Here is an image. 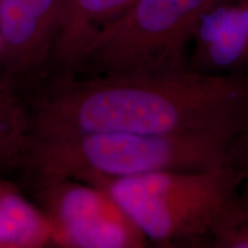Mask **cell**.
<instances>
[{"instance_id": "6", "label": "cell", "mask_w": 248, "mask_h": 248, "mask_svg": "<svg viewBox=\"0 0 248 248\" xmlns=\"http://www.w3.org/2000/svg\"><path fill=\"white\" fill-rule=\"evenodd\" d=\"M187 69L210 76L248 75V0L214 2L192 35Z\"/></svg>"}, {"instance_id": "14", "label": "cell", "mask_w": 248, "mask_h": 248, "mask_svg": "<svg viewBox=\"0 0 248 248\" xmlns=\"http://www.w3.org/2000/svg\"><path fill=\"white\" fill-rule=\"evenodd\" d=\"M218 1H228V0H214V2H218ZM214 2H213V4H214Z\"/></svg>"}, {"instance_id": "13", "label": "cell", "mask_w": 248, "mask_h": 248, "mask_svg": "<svg viewBox=\"0 0 248 248\" xmlns=\"http://www.w3.org/2000/svg\"><path fill=\"white\" fill-rule=\"evenodd\" d=\"M1 55H2V45H1V37H0V73H1ZM0 86H2L1 80H0Z\"/></svg>"}, {"instance_id": "2", "label": "cell", "mask_w": 248, "mask_h": 248, "mask_svg": "<svg viewBox=\"0 0 248 248\" xmlns=\"http://www.w3.org/2000/svg\"><path fill=\"white\" fill-rule=\"evenodd\" d=\"M235 137L88 132L32 137L26 163L43 179L97 185L113 179L171 170H202L228 161Z\"/></svg>"}, {"instance_id": "12", "label": "cell", "mask_w": 248, "mask_h": 248, "mask_svg": "<svg viewBox=\"0 0 248 248\" xmlns=\"http://www.w3.org/2000/svg\"><path fill=\"white\" fill-rule=\"evenodd\" d=\"M226 163L237 172L243 184H248V123L232 141Z\"/></svg>"}, {"instance_id": "3", "label": "cell", "mask_w": 248, "mask_h": 248, "mask_svg": "<svg viewBox=\"0 0 248 248\" xmlns=\"http://www.w3.org/2000/svg\"><path fill=\"white\" fill-rule=\"evenodd\" d=\"M241 179L228 163L202 170L156 171L99 183L148 243L212 247L209 231Z\"/></svg>"}, {"instance_id": "4", "label": "cell", "mask_w": 248, "mask_h": 248, "mask_svg": "<svg viewBox=\"0 0 248 248\" xmlns=\"http://www.w3.org/2000/svg\"><path fill=\"white\" fill-rule=\"evenodd\" d=\"M214 0H136L86 48L75 74L154 75L187 69L192 35Z\"/></svg>"}, {"instance_id": "11", "label": "cell", "mask_w": 248, "mask_h": 248, "mask_svg": "<svg viewBox=\"0 0 248 248\" xmlns=\"http://www.w3.org/2000/svg\"><path fill=\"white\" fill-rule=\"evenodd\" d=\"M213 248H248V184H241L216 216L209 231Z\"/></svg>"}, {"instance_id": "10", "label": "cell", "mask_w": 248, "mask_h": 248, "mask_svg": "<svg viewBox=\"0 0 248 248\" xmlns=\"http://www.w3.org/2000/svg\"><path fill=\"white\" fill-rule=\"evenodd\" d=\"M31 137L30 117L0 86V167L26 162Z\"/></svg>"}, {"instance_id": "1", "label": "cell", "mask_w": 248, "mask_h": 248, "mask_svg": "<svg viewBox=\"0 0 248 248\" xmlns=\"http://www.w3.org/2000/svg\"><path fill=\"white\" fill-rule=\"evenodd\" d=\"M32 137L88 132L238 136L248 123V75L188 69L66 79L30 117Z\"/></svg>"}, {"instance_id": "5", "label": "cell", "mask_w": 248, "mask_h": 248, "mask_svg": "<svg viewBox=\"0 0 248 248\" xmlns=\"http://www.w3.org/2000/svg\"><path fill=\"white\" fill-rule=\"evenodd\" d=\"M42 212L52 244L67 248H141L148 241L104 188L66 178L45 179Z\"/></svg>"}, {"instance_id": "7", "label": "cell", "mask_w": 248, "mask_h": 248, "mask_svg": "<svg viewBox=\"0 0 248 248\" xmlns=\"http://www.w3.org/2000/svg\"><path fill=\"white\" fill-rule=\"evenodd\" d=\"M66 0H0L1 68L27 75L52 55Z\"/></svg>"}, {"instance_id": "8", "label": "cell", "mask_w": 248, "mask_h": 248, "mask_svg": "<svg viewBox=\"0 0 248 248\" xmlns=\"http://www.w3.org/2000/svg\"><path fill=\"white\" fill-rule=\"evenodd\" d=\"M136 0H66L52 58L67 77L75 75L86 48L102 30L122 16Z\"/></svg>"}, {"instance_id": "9", "label": "cell", "mask_w": 248, "mask_h": 248, "mask_svg": "<svg viewBox=\"0 0 248 248\" xmlns=\"http://www.w3.org/2000/svg\"><path fill=\"white\" fill-rule=\"evenodd\" d=\"M48 244L51 226L42 209L0 179V248H38Z\"/></svg>"}]
</instances>
